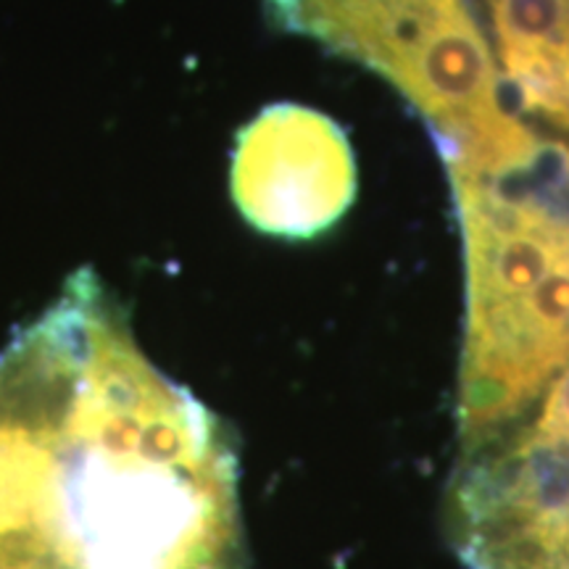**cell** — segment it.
Returning a JSON list of instances; mask_svg holds the SVG:
<instances>
[{"mask_svg":"<svg viewBox=\"0 0 569 569\" xmlns=\"http://www.w3.org/2000/svg\"><path fill=\"white\" fill-rule=\"evenodd\" d=\"M230 190L253 230L311 240L332 230L359 193V169L336 119L301 103L267 106L238 132Z\"/></svg>","mask_w":569,"mask_h":569,"instance_id":"5b68a950","label":"cell"},{"mask_svg":"<svg viewBox=\"0 0 569 569\" xmlns=\"http://www.w3.org/2000/svg\"><path fill=\"white\" fill-rule=\"evenodd\" d=\"M525 427L540 438L569 443V361L546 386V396L540 398L536 419H530Z\"/></svg>","mask_w":569,"mask_h":569,"instance_id":"52a82bcc","label":"cell"},{"mask_svg":"<svg viewBox=\"0 0 569 569\" xmlns=\"http://www.w3.org/2000/svg\"><path fill=\"white\" fill-rule=\"evenodd\" d=\"M448 530L467 569H569V443L515 425L461 453Z\"/></svg>","mask_w":569,"mask_h":569,"instance_id":"277c9868","label":"cell"},{"mask_svg":"<svg viewBox=\"0 0 569 569\" xmlns=\"http://www.w3.org/2000/svg\"><path fill=\"white\" fill-rule=\"evenodd\" d=\"M517 109L569 127V0H486Z\"/></svg>","mask_w":569,"mask_h":569,"instance_id":"8992f818","label":"cell"},{"mask_svg":"<svg viewBox=\"0 0 569 569\" xmlns=\"http://www.w3.org/2000/svg\"><path fill=\"white\" fill-rule=\"evenodd\" d=\"M282 30L367 67L430 127L451 174L507 180L538 156L467 0H267Z\"/></svg>","mask_w":569,"mask_h":569,"instance_id":"3957f363","label":"cell"},{"mask_svg":"<svg viewBox=\"0 0 569 569\" xmlns=\"http://www.w3.org/2000/svg\"><path fill=\"white\" fill-rule=\"evenodd\" d=\"M230 465L92 269L0 351V569H227Z\"/></svg>","mask_w":569,"mask_h":569,"instance_id":"6da1fadb","label":"cell"},{"mask_svg":"<svg viewBox=\"0 0 569 569\" xmlns=\"http://www.w3.org/2000/svg\"><path fill=\"white\" fill-rule=\"evenodd\" d=\"M465 238L461 453L522 422L569 361V222L501 180L451 174Z\"/></svg>","mask_w":569,"mask_h":569,"instance_id":"7a4b0ae2","label":"cell"}]
</instances>
